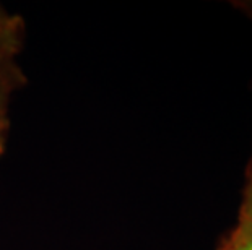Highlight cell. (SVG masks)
Wrapping results in <instances>:
<instances>
[{
  "mask_svg": "<svg viewBox=\"0 0 252 250\" xmlns=\"http://www.w3.org/2000/svg\"><path fill=\"white\" fill-rule=\"evenodd\" d=\"M26 84L25 70L18 60H8L0 63V158L7 150V143L12 127V103L13 98Z\"/></svg>",
  "mask_w": 252,
  "mask_h": 250,
  "instance_id": "cell-1",
  "label": "cell"
},
{
  "mask_svg": "<svg viewBox=\"0 0 252 250\" xmlns=\"http://www.w3.org/2000/svg\"><path fill=\"white\" fill-rule=\"evenodd\" d=\"M26 23L18 13L10 12L0 3V63L18 60L25 49Z\"/></svg>",
  "mask_w": 252,
  "mask_h": 250,
  "instance_id": "cell-2",
  "label": "cell"
},
{
  "mask_svg": "<svg viewBox=\"0 0 252 250\" xmlns=\"http://www.w3.org/2000/svg\"><path fill=\"white\" fill-rule=\"evenodd\" d=\"M217 250H252V226L236 222Z\"/></svg>",
  "mask_w": 252,
  "mask_h": 250,
  "instance_id": "cell-3",
  "label": "cell"
},
{
  "mask_svg": "<svg viewBox=\"0 0 252 250\" xmlns=\"http://www.w3.org/2000/svg\"><path fill=\"white\" fill-rule=\"evenodd\" d=\"M236 222L246 224V226H252V159H251V164L248 169V180H246L243 201H241L238 221Z\"/></svg>",
  "mask_w": 252,
  "mask_h": 250,
  "instance_id": "cell-4",
  "label": "cell"
},
{
  "mask_svg": "<svg viewBox=\"0 0 252 250\" xmlns=\"http://www.w3.org/2000/svg\"><path fill=\"white\" fill-rule=\"evenodd\" d=\"M251 8H252V3H251Z\"/></svg>",
  "mask_w": 252,
  "mask_h": 250,
  "instance_id": "cell-5",
  "label": "cell"
}]
</instances>
